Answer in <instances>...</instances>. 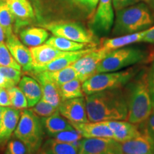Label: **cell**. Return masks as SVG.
<instances>
[{
    "label": "cell",
    "mask_w": 154,
    "mask_h": 154,
    "mask_svg": "<svg viewBox=\"0 0 154 154\" xmlns=\"http://www.w3.org/2000/svg\"><path fill=\"white\" fill-rule=\"evenodd\" d=\"M48 45L62 51H75L84 49L89 44L79 43L61 36H53L46 41Z\"/></svg>",
    "instance_id": "4316f807"
},
{
    "label": "cell",
    "mask_w": 154,
    "mask_h": 154,
    "mask_svg": "<svg viewBox=\"0 0 154 154\" xmlns=\"http://www.w3.org/2000/svg\"><path fill=\"white\" fill-rule=\"evenodd\" d=\"M78 1L80 3H82V5H85L86 7L92 9L95 8L99 0H78Z\"/></svg>",
    "instance_id": "60d3db41"
},
{
    "label": "cell",
    "mask_w": 154,
    "mask_h": 154,
    "mask_svg": "<svg viewBox=\"0 0 154 154\" xmlns=\"http://www.w3.org/2000/svg\"><path fill=\"white\" fill-rule=\"evenodd\" d=\"M93 49H86L75 51H66L64 54L60 56L54 60L47 64L42 66H34L31 72H54L61 70L72 65L75 61L79 59L84 54L89 52Z\"/></svg>",
    "instance_id": "9a60e30c"
},
{
    "label": "cell",
    "mask_w": 154,
    "mask_h": 154,
    "mask_svg": "<svg viewBox=\"0 0 154 154\" xmlns=\"http://www.w3.org/2000/svg\"><path fill=\"white\" fill-rule=\"evenodd\" d=\"M125 91L128 104L126 121L134 124H140L149 116L153 105L148 84V72L137 74L127 84Z\"/></svg>",
    "instance_id": "7a4b0ae2"
},
{
    "label": "cell",
    "mask_w": 154,
    "mask_h": 154,
    "mask_svg": "<svg viewBox=\"0 0 154 154\" xmlns=\"http://www.w3.org/2000/svg\"><path fill=\"white\" fill-rule=\"evenodd\" d=\"M6 45L14 60L25 72H30L33 68L30 50L13 33L6 38Z\"/></svg>",
    "instance_id": "8fae6325"
},
{
    "label": "cell",
    "mask_w": 154,
    "mask_h": 154,
    "mask_svg": "<svg viewBox=\"0 0 154 154\" xmlns=\"http://www.w3.org/2000/svg\"><path fill=\"white\" fill-rule=\"evenodd\" d=\"M58 109L59 113L71 124L88 122L84 96L62 101Z\"/></svg>",
    "instance_id": "30bf717a"
},
{
    "label": "cell",
    "mask_w": 154,
    "mask_h": 154,
    "mask_svg": "<svg viewBox=\"0 0 154 154\" xmlns=\"http://www.w3.org/2000/svg\"><path fill=\"white\" fill-rule=\"evenodd\" d=\"M85 101L88 122L126 121L128 104L121 88L86 95Z\"/></svg>",
    "instance_id": "6da1fadb"
},
{
    "label": "cell",
    "mask_w": 154,
    "mask_h": 154,
    "mask_svg": "<svg viewBox=\"0 0 154 154\" xmlns=\"http://www.w3.org/2000/svg\"><path fill=\"white\" fill-rule=\"evenodd\" d=\"M6 0H0V2H5Z\"/></svg>",
    "instance_id": "f6af8a7d"
},
{
    "label": "cell",
    "mask_w": 154,
    "mask_h": 154,
    "mask_svg": "<svg viewBox=\"0 0 154 154\" xmlns=\"http://www.w3.org/2000/svg\"><path fill=\"white\" fill-rule=\"evenodd\" d=\"M0 66H9L22 70L20 65L14 60L5 42L0 43Z\"/></svg>",
    "instance_id": "836d02e7"
},
{
    "label": "cell",
    "mask_w": 154,
    "mask_h": 154,
    "mask_svg": "<svg viewBox=\"0 0 154 154\" xmlns=\"http://www.w3.org/2000/svg\"><path fill=\"white\" fill-rule=\"evenodd\" d=\"M145 33L146 30H144L134 34L119 36L114 38H105L102 42L101 47L100 48H102V49L106 50L108 51H111L113 50L120 49V48L124 47L125 46L141 42Z\"/></svg>",
    "instance_id": "603a6c76"
},
{
    "label": "cell",
    "mask_w": 154,
    "mask_h": 154,
    "mask_svg": "<svg viewBox=\"0 0 154 154\" xmlns=\"http://www.w3.org/2000/svg\"><path fill=\"white\" fill-rule=\"evenodd\" d=\"M121 146L123 154H154V140L143 131L139 136L121 143Z\"/></svg>",
    "instance_id": "5bb4252c"
},
{
    "label": "cell",
    "mask_w": 154,
    "mask_h": 154,
    "mask_svg": "<svg viewBox=\"0 0 154 154\" xmlns=\"http://www.w3.org/2000/svg\"><path fill=\"white\" fill-rule=\"evenodd\" d=\"M18 86L26 97L29 108L34 106L42 99L41 86L34 77L22 76L18 83Z\"/></svg>",
    "instance_id": "ffe728a7"
},
{
    "label": "cell",
    "mask_w": 154,
    "mask_h": 154,
    "mask_svg": "<svg viewBox=\"0 0 154 154\" xmlns=\"http://www.w3.org/2000/svg\"><path fill=\"white\" fill-rule=\"evenodd\" d=\"M49 138H53V139L57 140V141L62 142V143L72 144L75 147H76L77 149L79 146L81 140L83 138L80 133L76 129H75L74 128H73L72 129L59 132L58 134L53 135Z\"/></svg>",
    "instance_id": "4dcf8cb0"
},
{
    "label": "cell",
    "mask_w": 154,
    "mask_h": 154,
    "mask_svg": "<svg viewBox=\"0 0 154 154\" xmlns=\"http://www.w3.org/2000/svg\"><path fill=\"white\" fill-rule=\"evenodd\" d=\"M21 110L10 106L3 107V114L0 126V151L5 149L18 124Z\"/></svg>",
    "instance_id": "4fadbf2b"
},
{
    "label": "cell",
    "mask_w": 154,
    "mask_h": 154,
    "mask_svg": "<svg viewBox=\"0 0 154 154\" xmlns=\"http://www.w3.org/2000/svg\"><path fill=\"white\" fill-rule=\"evenodd\" d=\"M6 3L15 18H17L19 26L27 24L29 19L34 16L33 8L28 0H6Z\"/></svg>",
    "instance_id": "44dd1931"
},
{
    "label": "cell",
    "mask_w": 154,
    "mask_h": 154,
    "mask_svg": "<svg viewBox=\"0 0 154 154\" xmlns=\"http://www.w3.org/2000/svg\"><path fill=\"white\" fill-rule=\"evenodd\" d=\"M3 107L0 106V126H1L2 124V114H3Z\"/></svg>",
    "instance_id": "ee69618b"
},
{
    "label": "cell",
    "mask_w": 154,
    "mask_h": 154,
    "mask_svg": "<svg viewBox=\"0 0 154 154\" xmlns=\"http://www.w3.org/2000/svg\"><path fill=\"white\" fill-rule=\"evenodd\" d=\"M29 50L32 54L33 67L47 64L66 52L55 49L47 44L31 47Z\"/></svg>",
    "instance_id": "d6986e66"
},
{
    "label": "cell",
    "mask_w": 154,
    "mask_h": 154,
    "mask_svg": "<svg viewBox=\"0 0 154 154\" xmlns=\"http://www.w3.org/2000/svg\"><path fill=\"white\" fill-rule=\"evenodd\" d=\"M72 126L80 133L83 138H113V133L105 121L72 124Z\"/></svg>",
    "instance_id": "e0dca14e"
},
{
    "label": "cell",
    "mask_w": 154,
    "mask_h": 154,
    "mask_svg": "<svg viewBox=\"0 0 154 154\" xmlns=\"http://www.w3.org/2000/svg\"><path fill=\"white\" fill-rule=\"evenodd\" d=\"M145 58V54L139 49L133 47L113 50L106 56L98 66L97 74L118 72L119 70L139 63Z\"/></svg>",
    "instance_id": "8992f818"
},
{
    "label": "cell",
    "mask_w": 154,
    "mask_h": 154,
    "mask_svg": "<svg viewBox=\"0 0 154 154\" xmlns=\"http://www.w3.org/2000/svg\"><path fill=\"white\" fill-rule=\"evenodd\" d=\"M146 3L151 6L152 8L154 9V0H143Z\"/></svg>",
    "instance_id": "7bdbcfd3"
},
{
    "label": "cell",
    "mask_w": 154,
    "mask_h": 154,
    "mask_svg": "<svg viewBox=\"0 0 154 154\" xmlns=\"http://www.w3.org/2000/svg\"><path fill=\"white\" fill-rule=\"evenodd\" d=\"M139 0H112V3L116 11H117L128 6L134 5Z\"/></svg>",
    "instance_id": "8d00e7d4"
},
{
    "label": "cell",
    "mask_w": 154,
    "mask_h": 154,
    "mask_svg": "<svg viewBox=\"0 0 154 154\" xmlns=\"http://www.w3.org/2000/svg\"><path fill=\"white\" fill-rule=\"evenodd\" d=\"M0 106H10L7 88L0 86Z\"/></svg>",
    "instance_id": "74e56055"
},
{
    "label": "cell",
    "mask_w": 154,
    "mask_h": 154,
    "mask_svg": "<svg viewBox=\"0 0 154 154\" xmlns=\"http://www.w3.org/2000/svg\"><path fill=\"white\" fill-rule=\"evenodd\" d=\"M29 154H35V153H30Z\"/></svg>",
    "instance_id": "bcb514c9"
},
{
    "label": "cell",
    "mask_w": 154,
    "mask_h": 154,
    "mask_svg": "<svg viewBox=\"0 0 154 154\" xmlns=\"http://www.w3.org/2000/svg\"><path fill=\"white\" fill-rule=\"evenodd\" d=\"M44 131L41 118L31 109L21 111L20 118L13 136L27 146L31 153L36 154L44 141Z\"/></svg>",
    "instance_id": "277c9868"
},
{
    "label": "cell",
    "mask_w": 154,
    "mask_h": 154,
    "mask_svg": "<svg viewBox=\"0 0 154 154\" xmlns=\"http://www.w3.org/2000/svg\"><path fill=\"white\" fill-rule=\"evenodd\" d=\"M27 146L16 137L11 138L5 149V154H29Z\"/></svg>",
    "instance_id": "d6a6232c"
},
{
    "label": "cell",
    "mask_w": 154,
    "mask_h": 154,
    "mask_svg": "<svg viewBox=\"0 0 154 154\" xmlns=\"http://www.w3.org/2000/svg\"><path fill=\"white\" fill-rule=\"evenodd\" d=\"M6 38H7V36H6L5 31H4L3 28L0 26V43L5 42Z\"/></svg>",
    "instance_id": "b9f144b4"
},
{
    "label": "cell",
    "mask_w": 154,
    "mask_h": 154,
    "mask_svg": "<svg viewBox=\"0 0 154 154\" xmlns=\"http://www.w3.org/2000/svg\"><path fill=\"white\" fill-rule=\"evenodd\" d=\"M110 51L99 48L93 49L73 63L72 66L76 70L77 79L82 83L90 77L97 74V68L100 62Z\"/></svg>",
    "instance_id": "ba28073f"
},
{
    "label": "cell",
    "mask_w": 154,
    "mask_h": 154,
    "mask_svg": "<svg viewBox=\"0 0 154 154\" xmlns=\"http://www.w3.org/2000/svg\"><path fill=\"white\" fill-rule=\"evenodd\" d=\"M97 11L92 21L94 30L101 34L110 32L114 20L112 0H99Z\"/></svg>",
    "instance_id": "7c38bea8"
},
{
    "label": "cell",
    "mask_w": 154,
    "mask_h": 154,
    "mask_svg": "<svg viewBox=\"0 0 154 154\" xmlns=\"http://www.w3.org/2000/svg\"><path fill=\"white\" fill-rule=\"evenodd\" d=\"M42 73L51 82L56 84L57 86L77 79L76 72L72 65L61 70L54 71V72H42Z\"/></svg>",
    "instance_id": "83f0119b"
},
{
    "label": "cell",
    "mask_w": 154,
    "mask_h": 154,
    "mask_svg": "<svg viewBox=\"0 0 154 154\" xmlns=\"http://www.w3.org/2000/svg\"><path fill=\"white\" fill-rule=\"evenodd\" d=\"M140 124H143V132L150 135L154 140V109L148 119Z\"/></svg>",
    "instance_id": "e575fe53"
},
{
    "label": "cell",
    "mask_w": 154,
    "mask_h": 154,
    "mask_svg": "<svg viewBox=\"0 0 154 154\" xmlns=\"http://www.w3.org/2000/svg\"><path fill=\"white\" fill-rule=\"evenodd\" d=\"M14 20V14L11 13L7 3L0 2V26L3 28L7 37L13 34Z\"/></svg>",
    "instance_id": "f1b7e54d"
},
{
    "label": "cell",
    "mask_w": 154,
    "mask_h": 154,
    "mask_svg": "<svg viewBox=\"0 0 154 154\" xmlns=\"http://www.w3.org/2000/svg\"><path fill=\"white\" fill-rule=\"evenodd\" d=\"M149 8L143 3L131 5L116 11L113 34L123 36L141 32L153 24Z\"/></svg>",
    "instance_id": "3957f363"
},
{
    "label": "cell",
    "mask_w": 154,
    "mask_h": 154,
    "mask_svg": "<svg viewBox=\"0 0 154 154\" xmlns=\"http://www.w3.org/2000/svg\"><path fill=\"white\" fill-rule=\"evenodd\" d=\"M141 42L154 44V26L146 30V33L144 34Z\"/></svg>",
    "instance_id": "f35d334b"
},
{
    "label": "cell",
    "mask_w": 154,
    "mask_h": 154,
    "mask_svg": "<svg viewBox=\"0 0 154 154\" xmlns=\"http://www.w3.org/2000/svg\"><path fill=\"white\" fill-rule=\"evenodd\" d=\"M31 110L40 118H45L54 114L59 110L57 108L49 104L43 99H40L34 106L31 107Z\"/></svg>",
    "instance_id": "1f68e13d"
},
{
    "label": "cell",
    "mask_w": 154,
    "mask_h": 154,
    "mask_svg": "<svg viewBox=\"0 0 154 154\" xmlns=\"http://www.w3.org/2000/svg\"><path fill=\"white\" fill-rule=\"evenodd\" d=\"M105 122L112 131L113 139L119 143L132 139L141 134L136 124L127 121H107Z\"/></svg>",
    "instance_id": "2e32d148"
},
{
    "label": "cell",
    "mask_w": 154,
    "mask_h": 154,
    "mask_svg": "<svg viewBox=\"0 0 154 154\" xmlns=\"http://www.w3.org/2000/svg\"><path fill=\"white\" fill-rule=\"evenodd\" d=\"M78 149L72 144L57 141L53 138L44 140L36 154H77Z\"/></svg>",
    "instance_id": "d4e9b609"
},
{
    "label": "cell",
    "mask_w": 154,
    "mask_h": 154,
    "mask_svg": "<svg viewBox=\"0 0 154 154\" xmlns=\"http://www.w3.org/2000/svg\"><path fill=\"white\" fill-rule=\"evenodd\" d=\"M7 91L9 94L10 107L19 110H24L29 107L26 97L19 86H12L8 88Z\"/></svg>",
    "instance_id": "f546056e"
},
{
    "label": "cell",
    "mask_w": 154,
    "mask_h": 154,
    "mask_svg": "<svg viewBox=\"0 0 154 154\" xmlns=\"http://www.w3.org/2000/svg\"><path fill=\"white\" fill-rule=\"evenodd\" d=\"M31 74L41 86L42 96V99L47 101L49 104L52 105L57 109H59L61 99L59 95L58 87L56 84L51 82L47 77H46L42 72H31Z\"/></svg>",
    "instance_id": "ac0fdd59"
},
{
    "label": "cell",
    "mask_w": 154,
    "mask_h": 154,
    "mask_svg": "<svg viewBox=\"0 0 154 154\" xmlns=\"http://www.w3.org/2000/svg\"><path fill=\"white\" fill-rule=\"evenodd\" d=\"M41 121L44 131L49 137L59 132L74 128L72 124L59 113V110L50 116L41 118Z\"/></svg>",
    "instance_id": "7402d4cb"
},
{
    "label": "cell",
    "mask_w": 154,
    "mask_h": 154,
    "mask_svg": "<svg viewBox=\"0 0 154 154\" xmlns=\"http://www.w3.org/2000/svg\"><path fill=\"white\" fill-rule=\"evenodd\" d=\"M136 74V71L134 69L96 74L82 83L83 91L86 96L106 90L122 88Z\"/></svg>",
    "instance_id": "5b68a950"
},
{
    "label": "cell",
    "mask_w": 154,
    "mask_h": 154,
    "mask_svg": "<svg viewBox=\"0 0 154 154\" xmlns=\"http://www.w3.org/2000/svg\"><path fill=\"white\" fill-rule=\"evenodd\" d=\"M43 26L54 36L68 38L79 43L91 44L95 41L92 32L75 22H54L44 24Z\"/></svg>",
    "instance_id": "52a82bcc"
},
{
    "label": "cell",
    "mask_w": 154,
    "mask_h": 154,
    "mask_svg": "<svg viewBox=\"0 0 154 154\" xmlns=\"http://www.w3.org/2000/svg\"><path fill=\"white\" fill-rule=\"evenodd\" d=\"M49 37V33L45 29L29 27L22 29L19 33V38L22 43L30 47L42 45Z\"/></svg>",
    "instance_id": "cb8c5ba5"
},
{
    "label": "cell",
    "mask_w": 154,
    "mask_h": 154,
    "mask_svg": "<svg viewBox=\"0 0 154 154\" xmlns=\"http://www.w3.org/2000/svg\"><path fill=\"white\" fill-rule=\"evenodd\" d=\"M57 87L61 101L85 96L82 89V82L78 79L69 81Z\"/></svg>",
    "instance_id": "484cf974"
},
{
    "label": "cell",
    "mask_w": 154,
    "mask_h": 154,
    "mask_svg": "<svg viewBox=\"0 0 154 154\" xmlns=\"http://www.w3.org/2000/svg\"><path fill=\"white\" fill-rule=\"evenodd\" d=\"M14 86L17 85L12 82V81L6 78L3 74L0 72V86H2V87L8 89V88L12 87V86Z\"/></svg>",
    "instance_id": "ab89813d"
},
{
    "label": "cell",
    "mask_w": 154,
    "mask_h": 154,
    "mask_svg": "<svg viewBox=\"0 0 154 154\" xmlns=\"http://www.w3.org/2000/svg\"><path fill=\"white\" fill-rule=\"evenodd\" d=\"M77 154H123L121 143L113 138H83Z\"/></svg>",
    "instance_id": "9c48e42d"
},
{
    "label": "cell",
    "mask_w": 154,
    "mask_h": 154,
    "mask_svg": "<svg viewBox=\"0 0 154 154\" xmlns=\"http://www.w3.org/2000/svg\"><path fill=\"white\" fill-rule=\"evenodd\" d=\"M148 84H149L153 109H154V62L148 72Z\"/></svg>",
    "instance_id": "d590c367"
}]
</instances>
